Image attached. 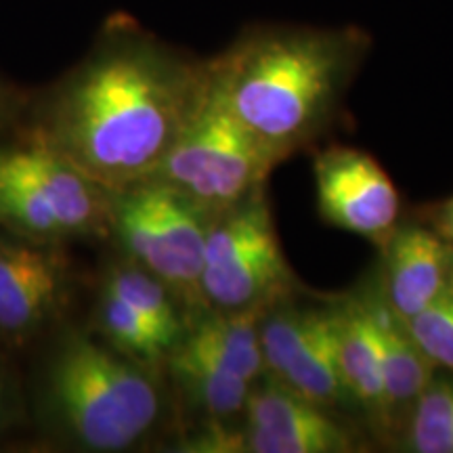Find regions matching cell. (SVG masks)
Listing matches in <instances>:
<instances>
[{"mask_svg":"<svg viewBox=\"0 0 453 453\" xmlns=\"http://www.w3.org/2000/svg\"><path fill=\"white\" fill-rule=\"evenodd\" d=\"M206 82V59L118 15L41 95L26 137L49 145L107 191H120L160 168L200 107Z\"/></svg>","mask_w":453,"mask_h":453,"instance_id":"1","label":"cell"},{"mask_svg":"<svg viewBox=\"0 0 453 453\" xmlns=\"http://www.w3.org/2000/svg\"><path fill=\"white\" fill-rule=\"evenodd\" d=\"M355 26H258L208 59V82L229 111L280 162L336 127L370 50Z\"/></svg>","mask_w":453,"mask_h":453,"instance_id":"2","label":"cell"},{"mask_svg":"<svg viewBox=\"0 0 453 453\" xmlns=\"http://www.w3.org/2000/svg\"><path fill=\"white\" fill-rule=\"evenodd\" d=\"M164 401L154 370L87 332L61 334L38 380L50 433L82 451H128L154 433Z\"/></svg>","mask_w":453,"mask_h":453,"instance_id":"3","label":"cell"},{"mask_svg":"<svg viewBox=\"0 0 453 453\" xmlns=\"http://www.w3.org/2000/svg\"><path fill=\"white\" fill-rule=\"evenodd\" d=\"M111 191L41 141L0 147V226L32 242L110 235Z\"/></svg>","mask_w":453,"mask_h":453,"instance_id":"4","label":"cell"},{"mask_svg":"<svg viewBox=\"0 0 453 453\" xmlns=\"http://www.w3.org/2000/svg\"><path fill=\"white\" fill-rule=\"evenodd\" d=\"M214 214L157 179L111 191L110 235L124 258L150 271L185 309H203L200 273Z\"/></svg>","mask_w":453,"mask_h":453,"instance_id":"5","label":"cell"},{"mask_svg":"<svg viewBox=\"0 0 453 453\" xmlns=\"http://www.w3.org/2000/svg\"><path fill=\"white\" fill-rule=\"evenodd\" d=\"M277 164L281 162L237 120L206 82L194 118L150 179L174 187L217 217L267 185Z\"/></svg>","mask_w":453,"mask_h":453,"instance_id":"6","label":"cell"},{"mask_svg":"<svg viewBox=\"0 0 453 453\" xmlns=\"http://www.w3.org/2000/svg\"><path fill=\"white\" fill-rule=\"evenodd\" d=\"M296 286L277 237L267 185L214 217L200 273L203 309H265Z\"/></svg>","mask_w":453,"mask_h":453,"instance_id":"7","label":"cell"},{"mask_svg":"<svg viewBox=\"0 0 453 453\" xmlns=\"http://www.w3.org/2000/svg\"><path fill=\"white\" fill-rule=\"evenodd\" d=\"M258 336L265 373L326 410L353 405L340 372L336 296L298 303L292 292L275 300L260 315Z\"/></svg>","mask_w":453,"mask_h":453,"instance_id":"8","label":"cell"},{"mask_svg":"<svg viewBox=\"0 0 453 453\" xmlns=\"http://www.w3.org/2000/svg\"><path fill=\"white\" fill-rule=\"evenodd\" d=\"M313 174L321 220L382 250L401 220V202L376 157L355 147L332 145L317 151Z\"/></svg>","mask_w":453,"mask_h":453,"instance_id":"9","label":"cell"},{"mask_svg":"<svg viewBox=\"0 0 453 453\" xmlns=\"http://www.w3.org/2000/svg\"><path fill=\"white\" fill-rule=\"evenodd\" d=\"M355 437L332 410L263 373L250 387L235 453H355Z\"/></svg>","mask_w":453,"mask_h":453,"instance_id":"10","label":"cell"},{"mask_svg":"<svg viewBox=\"0 0 453 453\" xmlns=\"http://www.w3.org/2000/svg\"><path fill=\"white\" fill-rule=\"evenodd\" d=\"M67 296V267L57 243L0 237V334L27 340L59 315Z\"/></svg>","mask_w":453,"mask_h":453,"instance_id":"11","label":"cell"},{"mask_svg":"<svg viewBox=\"0 0 453 453\" xmlns=\"http://www.w3.org/2000/svg\"><path fill=\"white\" fill-rule=\"evenodd\" d=\"M380 254L378 290L399 319H411L453 288V246L428 225L399 220Z\"/></svg>","mask_w":453,"mask_h":453,"instance_id":"12","label":"cell"},{"mask_svg":"<svg viewBox=\"0 0 453 453\" xmlns=\"http://www.w3.org/2000/svg\"><path fill=\"white\" fill-rule=\"evenodd\" d=\"M338 353L344 388L378 439L388 441L382 347L367 288L336 296Z\"/></svg>","mask_w":453,"mask_h":453,"instance_id":"13","label":"cell"},{"mask_svg":"<svg viewBox=\"0 0 453 453\" xmlns=\"http://www.w3.org/2000/svg\"><path fill=\"white\" fill-rule=\"evenodd\" d=\"M367 294H370L372 311L376 317L378 332H380L387 430L390 445H395L401 430L405 428L413 405L433 380L437 365L413 340L405 321L399 319L384 303L376 280L367 286Z\"/></svg>","mask_w":453,"mask_h":453,"instance_id":"14","label":"cell"},{"mask_svg":"<svg viewBox=\"0 0 453 453\" xmlns=\"http://www.w3.org/2000/svg\"><path fill=\"white\" fill-rule=\"evenodd\" d=\"M265 309L231 311V313L202 309L191 317L179 342L200 350L235 376L254 384L265 373L258 336V321Z\"/></svg>","mask_w":453,"mask_h":453,"instance_id":"15","label":"cell"},{"mask_svg":"<svg viewBox=\"0 0 453 453\" xmlns=\"http://www.w3.org/2000/svg\"><path fill=\"white\" fill-rule=\"evenodd\" d=\"M166 365L187 401L206 413L212 424H223L246 410L252 384L208 355L179 342L168 355Z\"/></svg>","mask_w":453,"mask_h":453,"instance_id":"16","label":"cell"},{"mask_svg":"<svg viewBox=\"0 0 453 453\" xmlns=\"http://www.w3.org/2000/svg\"><path fill=\"white\" fill-rule=\"evenodd\" d=\"M101 288L116 294L151 326H156L177 347L189 324L185 304L170 288L150 271L128 258H120L105 269Z\"/></svg>","mask_w":453,"mask_h":453,"instance_id":"17","label":"cell"},{"mask_svg":"<svg viewBox=\"0 0 453 453\" xmlns=\"http://www.w3.org/2000/svg\"><path fill=\"white\" fill-rule=\"evenodd\" d=\"M95 326L99 338L113 350L154 372L157 365L166 364L174 349V344L156 326L104 288L99 290L95 307Z\"/></svg>","mask_w":453,"mask_h":453,"instance_id":"18","label":"cell"},{"mask_svg":"<svg viewBox=\"0 0 453 453\" xmlns=\"http://www.w3.org/2000/svg\"><path fill=\"white\" fill-rule=\"evenodd\" d=\"M407 453H453V373L437 367L395 441Z\"/></svg>","mask_w":453,"mask_h":453,"instance_id":"19","label":"cell"},{"mask_svg":"<svg viewBox=\"0 0 453 453\" xmlns=\"http://www.w3.org/2000/svg\"><path fill=\"white\" fill-rule=\"evenodd\" d=\"M405 326L428 359L453 373V288L437 303L407 319Z\"/></svg>","mask_w":453,"mask_h":453,"instance_id":"20","label":"cell"},{"mask_svg":"<svg viewBox=\"0 0 453 453\" xmlns=\"http://www.w3.org/2000/svg\"><path fill=\"white\" fill-rule=\"evenodd\" d=\"M426 223L439 237L453 246V196L447 200L426 208Z\"/></svg>","mask_w":453,"mask_h":453,"instance_id":"21","label":"cell"},{"mask_svg":"<svg viewBox=\"0 0 453 453\" xmlns=\"http://www.w3.org/2000/svg\"><path fill=\"white\" fill-rule=\"evenodd\" d=\"M24 95L17 90V87H13V84L0 76V133H3L11 122L17 120V116L24 111Z\"/></svg>","mask_w":453,"mask_h":453,"instance_id":"22","label":"cell"},{"mask_svg":"<svg viewBox=\"0 0 453 453\" xmlns=\"http://www.w3.org/2000/svg\"><path fill=\"white\" fill-rule=\"evenodd\" d=\"M4 411H7V388H4V378L0 373V424H3Z\"/></svg>","mask_w":453,"mask_h":453,"instance_id":"23","label":"cell"}]
</instances>
